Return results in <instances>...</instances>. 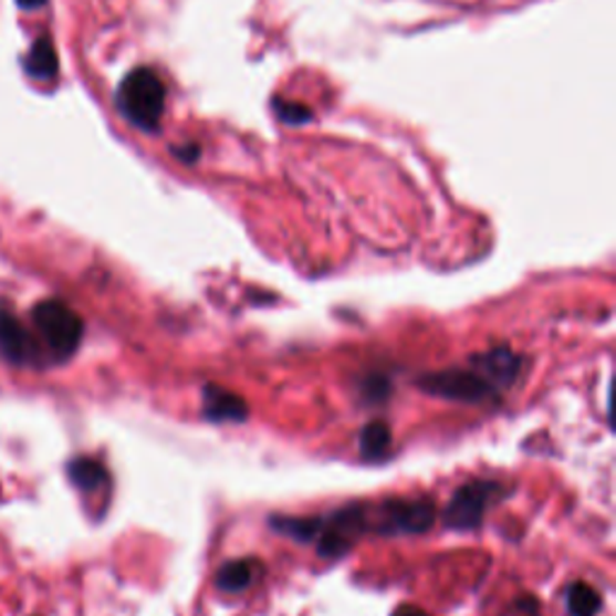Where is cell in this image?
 I'll return each mask as SVG.
<instances>
[{"mask_svg": "<svg viewBox=\"0 0 616 616\" xmlns=\"http://www.w3.org/2000/svg\"><path fill=\"white\" fill-rule=\"evenodd\" d=\"M275 114L280 121L290 123V126H301V123H306L311 118V112L306 106L294 102H282V100H275Z\"/></svg>", "mask_w": 616, "mask_h": 616, "instance_id": "cell-16", "label": "cell"}, {"mask_svg": "<svg viewBox=\"0 0 616 616\" xmlns=\"http://www.w3.org/2000/svg\"><path fill=\"white\" fill-rule=\"evenodd\" d=\"M503 616H540V605L532 597H520Z\"/></svg>", "mask_w": 616, "mask_h": 616, "instance_id": "cell-18", "label": "cell"}, {"mask_svg": "<svg viewBox=\"0 0 616 616\" xmlns=\"http://www.w3.org/2000/svg\"><path fill=\"white\" fill-rule=\"evenodd\" d=\"M417 386L434 398L468 405H479L499 395V390L472 364L470 368H446V372L424 374L417 378Z\"/></svg>", "mask_w": 616, "mask_h": 616, "instance_id": "cell-6", "label": "cell"}, {"mask_svg": "<svg viewBox=\"0 0 616 616\" xmlns=\"http://www.w3.org/2000/svg\"><path fill=\"white\" fill-rule=\"evenodd\" d=\"M116 106L130 126L143 133H157L164 106H167V87L153 67H135L121 80L116 90Z\"/></svg>", "mask_w": 616, "mask_h": 616, "instance_id": "cell-1", "label": "cell"}, {"mask_svg": "<svg viewBox=\"0 0 616 616\" xmlns=\"http://www.w3.org/2000/svg\"><path fill=\"white\" fill-rule=\"evenodd\" d=\"M321 525H319V535H316V546H319V556L323 558H340L345 556L354 542H357L368 528V505L366 503H352V505H342V509L327 513V515H319Z\"/></svg>", "mask_w": 616, "mask_h": 616, "instance_id": "cell-5", "label": "cell"}, {"mask_svg": "<svg viewBox=\"0 0 616 616\" xmlns=\"http://www.w3.org/2000/svg\"><path fill=\"white\" fill-rule=\"evenodd\" d=\"M198 145H186V147H176L174 149V155L179 157V159H184V161H196L198 159Z\"/></svg>", "mask_w": 616, "mask_h": 616, "instance_id": "cell-19", "label": "cell"}, {"mask_svg": "<svg viewBox=\"0 0 616 616\" xmlns=\"http://www.w3.org/2000/svg\"><path fill=\"white\" fill-rule=\"evenodd\" d=\"M319 525L321 518L311 515V518H294V515H272L270 518V528L280 532V535L290 537L294 542H313L319 535Z\"/></svg>", "mask_w": 616, "mask_h": 616, "instance_id": "cell-14", "label": "cell"}, {"mask_svg": "<svg viewBox=\"0 0 616 616\" xmlns=\"http://www.w3.org/2000/svg\"><path fill=\"white\" fill-rule=\"evenodd\" d=\"M202 415L215 424L246 421L249 419V405H246L241 395L210 383V386L202 388Z\"/></svg>", "mask_w": 616, "mask_h": 616, "instance_id": "cell-9", "label": "cell"}, {"mask_svg": "<svg viewBox=\"0 0 616 616\" xmlns=\"http://www.w3.org/2000/svg\"><path fill=\"white\" fill-rule=\"evenodd\" d=\"M393 448V434L386 421H368L359 434V450L362 458L368 462L386 460Z\"/></svg>", "mask_w": 616, "mask_h": 616, "instance_id": "cell-13", "label": "cell"}, {"mask_svg": "<svg viewBox=\"0 0 616 616\" xmlns=\"http://www.w3.org/2000/svg\"><path fill=\"white\" fill-rule=\"evenodd\" d=\"M599 593L587 583H571L566 587L568 616H595L599 612Z\"/></svg>", "mask_w": 616, "mask_h": 616, "instance_id": "cell-15", "label": "cell"}, {"mask_svg": "<svg viewBox=\"0 0 616 616\" xmlns=\"http://www.w3.org/2000/svg\"><path fill=\"white\" fill-rule=\"evenodd\" d=\"M503 491L497 479H474L462 484L446 505L443 525L448 530H477L491 505L503 499Z\"/></svg>", "mask_w": 616, "mask_h": 616, "instance_id": "cell-4", "label": "cell"}, {"mask_svg": "<svg viewBox=\"0 0 616 616\" xmlns=\"http://www.w3.org/2000/svg\"><path fill=\"white\" fill-rule=\"evenodd\" d=\"M0 354H3L6 362L15 366L41 362V347L36 337L27 331V325L15 316V311L6 304H0Z\"/></svg>", "mask_w": 616, "mask_h": 616, "instance_id": "cell-7", "label": "cell"}, {"mask_svg": "<svg viewBox=\"0 0 616 616\" xmlns=\"http://www.w3.org/2000/svg\"><path fill=\"white\" fill-rule=\"evenodd\" d=\"M260 576H263V564L258 558H237L217 571L215 585L222 593H243Z\"/></svg>", "mask_w": 616, "mask_h": 616, "instance_id": "cell-11", "label": "cell"}, {"mask_svg": "<svg viewBox=\"0 0 616 616\" xmlns=\"http://www.w3.org/2000/svg\"><path fill=\"white\" fill-rule=\"evenodd\" d=\"M24 71L39 82H49L59 75V56L51 36H39L24 59Z\"/></svg>", "mask_w": 616, "mask_h": 616, "instance_id": "cell-12", "label": "cell"}, {"mask_svg": "<svg viewBox=\"0 0 616 616\" xmlns=\"http://www.w3.org/2000/svg\"><path fill=\"white\" fill-rule=\"evenodd\" d=\"M32 323L53 359L73 357L85 335V323L59 299H46L34 306Z\"/></svg>", "mask_w": 616, "mask_h": 616, "instance_id": "cell-2", "label": "cell"}, {"mask_svg": "<svg viewBox=\"0 0 616 616\" xmlns=\"http://www.w3.org/2000/svg\"><path fill=\"white\" fill-rule=\"evenodd\" d=\"M470 364L501 393L518 380L520 368H523V357L509 347H497L484 354H474Z\"/></svg>", "mask_w": 616, "mask_h": 616, "instance_id": "cell-8", "label": "cell"}, {"mask_svg": "<svg viewBox=\"0 0 616 616\" xmlns=\"http://www.w3.org/2000/svg\"><path fill=\"white\" fill-rule=\"evenodd\" d=\"M67 479H71V484L82 491V494H102V491L108 489V484H112V477H108V470L104 468V464L100 460H94V458H87V456H80V458H73L71 462H67Z\"/></svg>", "mask_w": 616, "mask_h": 616, "instance_id": "cell-10", "label": "cell"}, {"mask_svg": "<svg viewBox=\"0 0 616 616\" xmlns=\"http://www.w3.org/2000/svg\"><path fill=\"white\" fill-rule=\"evenodd\" d=\"M436 523L431 499H386L368 505V528L380 535H419Z\"/></svg>", "mask_w": 616, "mask_h": 616, "instance_id": "cell-3", "label": "cell"}, {"mask_svg": "<svg viewBox=\"0 0 616 616\" xmlns=\"http://www.w3.org/2000/svg\"><path fill=\"white\" fill-rule=\"evenodd\" d=\"M393 616H431V614H427V612L415 607V605H400L398 609L393 612Z\"/></svg>", "mask_w": 616, "mask_h": 616, "instance_id": "cell-20", "label": "cell"}, {"mask_svg": "<svg viewBox=\"0 0 616 616\" xmlns=\"http://www.w3.org/2000/svg\"><path fill=\"white\" fill-rule=\"evenodd\" d=\"M18 6L24 10H36L41 6H46V0H18Z\"/></svg>", "mask_w": 616, "mask_h": 616, "instance_id": "cell-21", "label": "cell"}, {"mask_svg": "<svg viewBox=\"0 0 616 616\" xmlns=\"http://www.w3.org/2000/svg\"><path fill=\"white\" fill-rule=\"evenodd\" d=\"M388 393H390V380L386 376H368L364 380V388L362 395L366 403H383L388 400Z\"/></svg>", "mask_w": 616, "mask_h": 616, "instance_id": "cell-17", "label": "cell"}]
</instances>
